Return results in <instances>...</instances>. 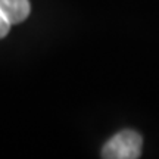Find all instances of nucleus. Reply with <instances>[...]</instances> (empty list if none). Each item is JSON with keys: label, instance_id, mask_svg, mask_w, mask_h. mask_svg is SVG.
Returning a JSON list of instances; mask_svg holds the SVG:
<instances>
[{"label": "nucleus", "instance_id": "f257e3e1", "mask_svg": "<svg viewBox=\"0 0 159 159\" xmlns=\"http://www.w3.org/2000/svg\"><path fill=\"white\" fill-rule=\"evenodd\" d=\"M142 136L133 130H122L115 134L102 149L105 159H137L142 155Z\"/></svg>", "mask_w": 159, "mask_h": 159}, {"label": "nucleus", "instance_id": "f03ea898", "mask_svg": "<svg viewBox=\"0 0 159 159\" xmlns=\"http://www.w3.org/2000/svg\"><path fill=\"white\" fill-rule=\"evenodd\" d=\"M0 12L11 24H19L28 18L31 6L28 0H0Z\"/></svg>", "mask_w": 159, "mask_h": 159}, {"label": "nucleus", "instance_id": "7ed1b4c3", "mask_svg": "<svg viewBox=\"0 0 159 159\" xmlns=\"http://www.w3.org/2000/svg\"><path fill=\"white\" fill-rule=\"evenodd\" d=\"M11 25H12V24L6 19L3 13L0 12V39H3V37H6V35H7L9 30H11Z\"/></svg>", "mask_w": 159, "mask_h": 159}]
</instances>
